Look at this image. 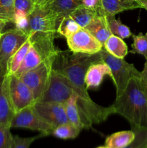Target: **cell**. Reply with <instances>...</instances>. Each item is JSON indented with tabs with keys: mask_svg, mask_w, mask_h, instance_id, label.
<instances>
[{
	"mask_svg": "<svg viewBox=\"0 0 147 148\" xmlns=\"http://www.w3.org/2000/svg\"><path fill=\"white\" fill-rule=\"evenodd\" d=\"M99 62H102L100 52L86 54L59 50L52 67L64 75L74 85L79 114L86 130L92 128L94 124L103 122L110 116L114 114L112 105L104 107L94 102L85 85V74L88 67Z\"/></svg>",
	"mask_w": 147,
	"mask_h": 148,
	"instance_id": "6da1fadb",
	"label": "cell"
},
{
	"mask_svg": "<svg viewBox=\"0 0 147 148\" xmlns=\"http://www.w3.org/2000/svg\"><path fill=\"white\" fill-rule=\"evenodd\" d=\"M114 113L123 116L131 130L147 127V95L138 78H131L123 92L112 104Z\"/></svg>",
	"mask_w": 147,
	"mask_h": 148,
	"instance_id": "7a4b0ae2",
	"label": "cell"
},
{
	"mask_svg": "<svg viewBox=\"0 0 147 148\" xmlns=\"http://www.w3.org/2000/svg\"><path fill=\"white\" fill-rule=\"evenodd\" d=\"M102 62L106 63L112 72V79L116 88V97L119 96L131 78H139L141 72L133 64L127 62L124 59L112 56L105 49L100 51Z\"/></svg>",
	"mask_w": 147,
	"mask_h": 148,
	"instance_id": "3957f363",
	"label": "cell"
},
{
	"mask_svg": "<svg viewBox=\"0 0 147 148\" xmlns=\"http://www.w3.org/2000/svg\"><path fill=\"white\" fill-rule=\"evenodd\" d=\"M74 94V88L71 81L64 75L52 68L47 88L37 102L64 104Z\"/></svg>",
	"mask_w": 147,
	"mask_h": 148,
	"instance_id": "277c9868",
	"label": "cell"
},
{
	"mask_svg": "<svg viewBox=\"0 0 147 148\" xmlns=\"http://www.w3.org/2000/svg\"><path fill=\"white\" fill-rule=\"evenodd\" d=\"M10 127L37 131L45 136L51 135L52 132L54 130L51 125L37 114L33 106L15 113L10 122Z\"/></svg>",
	"mask_w": 147,
	"mask_h": 148,
	"instance_id": "5b68a950",
	"label": "cell"
},
{
	"mask_svg": "<svg viewBox=\"0 0 147 148\" xmlns=\"http://www.w3.org/2000/svg\"><path fill=\"white\" fill-rule=\"evenodd\" d=\"M52 67V64L43 62L35 68L27 71L19 77L32 91L36 102L40 99L47 88Z\"/></svg>",
	"mask_w": 147,
	"mask_h": 148,
	"instance_id": "8992f818",
	"label": "cell"
},
{
	"mask_svg": "<svg viewBox=\"0 0 147 148\" xmlns=\"http://www.w3.org/2000/svg\"><path fill=\"white\" fill-rule=\"evenodd\" d=\"M29 35L32 33H51L56 36L58 16L46 7L36 6L29 14Z\"/></svg>",
	"mask_w": 147,
	"mask_h": 148,
	"instance_id": "52a82bcc",
	"label": "cell"
},
{
	"mask_svg": "<svg viewBox=\"0 0 147 148\" xmlns=\"http://www.w3.org/2000/svg\"><path fill=\"white\" fill-rule=\"evenodd\" d=\"M29 36L17 28L9 29L0 34V66L7 70L12 56L28 39Z\"/></svg>",
	"mask_w": 147,
	"mask_h": 148,
	"instance_id": "ba28073f",
	"label": "cell"
},
{
	"mask_svg": "<svg viewBox=\"0 0 147 148\" xmlns=\"http://www.w3.org/2000/svg\"><path fill=\"white\" fill-rule=\"evenodd\" d=\"M8 77L10 98L14 114L34 105L36 101L30 88L15 75Z\"/></svg>",
	"mask_w": 147,
	"mask_h": 148,
	"instance_id": "9c48e42d",
	"label": "cell"
},
{
	"mask_svg": "<svg viewBox=\"0 0 147 148\" xmlns=\"http://www.w3.org/2000/svg\"><path fill=\"white\" fill-rule=\"evenodd\" d=\"M66 42L69 50L73 53L95 54L103 49V46L86 29L82 27L67 38Z\"/></svg>",
	"mask_w": 147,
	"mask_h": 148,
	"instance_id": "30bf717a",
	"label": "cell"
},
{
	"mask_svg": "<svg viewBox=\"0 0 147 148\" xmlns=\"http://www.w3.org/2000/svg\"><path fill=\"white\" fill-rule=\"evenodd\" d=\"M33 108L39 116L53 128L68 123L64 105L57 103L36 102Z\"/></svg>",
	"mask_w": 147,
	"mask_h": 148,
	"instance_id": "8fae6325",
	"label": "cell"
},
{
	"mask_svg": "<svg viewBox=\"0 0 147 148\" xmlns=\"http://www.w3.org/2000/svg\"><path fill=\"white\" fill-rule=\"evenodd\" d=\"M14 115L9 92V77L5 69L0 66V124L10 126Z\"/></svg>",
	"mask_w": 147,
	"mask_h": 148,
	"instance_id": "7c38bea8",
	"label": "cell"
},
{
	"mask_svg": "<svg viewBox=\"0 0 147 148\" xmlns=\"http://www.w3.org/2000/svg\"><path fill=\"white\" fill-rule=\"evenodd\" d=\"M105 76L112 79V72L108 65L104 62H95L88 67L85 74L84 82L86 89H97L99 88Z\"/></svg>",
	"mask_w": 147,
	"mask_h": 148,
	"instance_id": "4fadbf2b",
	"label": "cell"
},
{
	"mask_svg": "<svg viewBox=\"0 0 147 148\" xmlns=\"http://www.w3.org/2000/svg\"><path fill=\"white\" fill-rule=\"evenodd\" d=\"M100 4L105 14L112 15L128 10L142 9L140 0H100Z\"/></svg>",
	"mask_w": 147,
	"mask_h": 148,
	"instance_id": "5bb4252c",
	"label": "cell"
},
{
	"mask_svg": "<svg viewBox=\"0 0 147 148\" xmlns=\"http://www.w3.org/2000/svg\"><path fill=\"white\" fill-rule=\"evenodd\" d=\"M84 29L95 37L102 46H104L107 39L112 35L107 23L105 14H99L95 17Z\"/></svg>",
	"mask_w": 147,
	"mask_h": 148,
	"instance_id": "9a60e30c",
	"label": "cell"
},
{
	"mask_svg": "<svg viewBox=\"0 0 147 148\" xmlns=\"http://www.w3.org/2000/svg\"><path fill=\"white\" fill-rule=\"evenodd\" d=\"M84 0H50L45 7L50 9L58 16V22L68 16L76 9L83 7ZM44 7V6H43Z\"/></svg>",
	"mask_w": 147,
	"mask_h": 148,
	"instance_id": "2e32d148",
	"label": "cell"
},
{
	"mask_svg": "<svg viewBox=\"0 0 147 148\" xmlns=\"http://www.w3.org/2000/svg\"><path fill=\"white\" fill-rule=\"evenodd\" d=\"M105 12L102 7L89 8L80 7L72 12L69 16L82 28H84L95 17L99 14H104Z\"/></svg>",
	"mask_w": 147,
	"mask_h": 148,
	"instance_id": "e0dca14e",
	"label": "cell"
},
{
	"mask_svg": "<svg viewBox=\"0 0 147 148\" xmlns=\"http://www.w3.org/2000/svg\"><path fill=\"white\" fill-rule=\"evenodd\" d=\"M135 137V134L133 130L118 132L107 137L105 146L108 148H124L132 143Z\"/></svg>",
	"mask_w": 147,
	"mask_h": 148,
	"instance_id": "ac0fdd59",
	"label": "cell"
},
{
	"mask_svg": "<svg viewBox=\"0 0 147 148\" xmlns=\"http://www.w3.org/2000/svg\"><path fill=\"white\" fill-rule=\"evenodd\" d=\"M103 49L112 56L124 59L128 53V46L122 38L115 35H111L103 46Z\"/></svg>",
	"mask_w": 147,
	"mask_h": 148,
	"instance_id": "d6986e66",
	"label": "cell"
},
{
	"mask_svg": "<svg viewBox=\"0 0 147 148\" xmlns=\"http://www.w3.org/2000/svg\"><path fill=\"white\" fill-rule=\"evenodd\" d=\"M43 62V59L41 55L31 44V46L22 62L18 70L14 75L17 77H20V75L25 73L27 71H30L35 68Z\"/></svg>",
	"mask_w": 147,
	"mask_h": 148,
	"instance_id": "ffe728a7",
	"label": "cell"
},
{
	"mask_svg": "<svg viewBox=\"0 0 147 148\" xmlns=\"http://www.w3.org/2000/svg\"><path fill=\"white\" fill-rule=\"evenodd\" d=\"M76 101H77L76 95V94H74L63 105H64L65 112L68 121L73 125L76 126L79 130H82L84 129V126L81 119Z\"/></svg>",
	"mask_w": 147,
	"mask_h": 148,
	"instance_id": "44dd1931",
	"label": "cell"
},
{
	"mask_svg": "<svg viewBox=\"0 0 147 148\" xmlns=\"http://www.w3.org/2000/svg\"><path fill=\"white\" fill-rule=\"evenodd\" d=\"M30 46H31V40H30V36H29L28 39L24 42V44L17 50V51L9 60L7 70H6L7 75L10 76V75H14L17 72L24 56L30 49Z\"/></svg>",
	"mask_w": 147,
	"mask_h": 148,
	"instance_id": "7402d4cb",
	"label": "cell"
},
{
	"mask_svg": "<svg viewBox=\"0 0 147 148\" xmlns=\"http://www.w3.org/2000/svg\"><path fill=\"white\" fill-rule=\"evenodd\" d=\"M115 16L112 14H105V18L111 34L118 36L122 39L128 38L130 36H132L133 33H131L129 27L122 24L120 19L116 20Z\"/></svg>",
	"mask_w": 147,
	"mask_h": 148,
	"instance_id": "603a6c76",
	"label": "cell"
},
{
	"mask_svg": "<svg viewBox=\"0 0 147 148\" xmlns=\"http://www.w3.org/2000/svg\"><path fill=\"white\" fill-rule=\"evenodd\" d=\"M80 28V26L70 16H65L59 22L56 30V37H63L66 39Z\"/></svg>",
	"mask_w": 147,
	"mask_h": 148,
	"instance_id": "cb8c5ba5",
	"label": "cell"
},
{
	"mask_svg": "<svg viewBox=\"0 0 147 148\" xmlns=\"http://www.w3.org/2000/svg\"><path fill=\"white\" fill-rule=\"evenodd\" d=\"M81 131L82 130L77 128L76 126L68 122L61 124L54 128L51 135L61 140H71L76 138L80 134Z\"/></svg>",
	"mask_w": 147,
	"mask_h": 148,
	"instance_id": "d4e9b609",
	"label": "cell"
},
{
	"mask_svg": "<svg viewBox=\"0 0 147 148\" xmlns=\"http://www.w3.org/2000/svg\"><path fill=\"white\" fill-rule=\"evenodd\" d=\"M133 42L132 49L130 51L131 53H138L144 56L147 60V33L143 34L139 33L138 35H132Z\"/></svg>",
	"mask_w": 147,
	"mask_h": 148,
	"instance_id": "484cf974",
	"label": "cell"
},
{
	"mask_svg": "<svg viewBox=\"0 0 147 148\" xmlns=\"http://www.w3.org/2000/svg\"><path fill=\"white\" fill-rule=\"evenodd\" d=\"M14 0H0V21L13 23Z\"/></svg>",
	"mask_w": 147,
	"mask_h": 148,
	"instance_id": "4316f807",
	"label": "cell"
},
{
	"mask_svg": "<svg viewBox=\"0 0 147 148\" xmlns=\"http://www.w3.org/2000/svg\"><path fill=\"white\" fill-rule=\"evenodd\" d=\"M135 137L132 143L124 148H144L147 146V127L133 130Z\"/></svg>",
	"mask_w": 147,
	"mask_h": 148,
	"instance_id": "83f0119b",
	"label": "cell"
},
{
	"mask_svg": "<svg viewBox=\"0 0 147 148\" xmlns=\"http://www.w3.org/2000/svg\"><path fill=\"white\" fill-rule=\"evenodd\" d=\"M10 125L0 124V148H12L14 136L10 132Z\"/></svg>",
	"mask_w": 147,
	"mask_h": 148,
	"instance_id": "f1b7e54d",
	"label": "cell"
},
{
	"mask_svg": "<svg viewBox=\"0 0 147 148\" xmlns=\"http://www.w3.org/2000/svg\"><path fill=\"white\" fill-rule=\"evenodd\" d=\"M35 5V1L33 0H14V13H22L29 16L34 10Z\"/></svg>",
	"mask_w": 147,
	"mask_h": 148,
	"instance_id": "f546056e",
	"label": "cell"
},
{
	"mask_svg": "<svg viewBox=\"0 0 147 148\" xmlns=\"http://www.w3.org/2000/svg\"><path fill=\"white\" fill-rule=\"evenodd\" d=\"M43 137H45V135L41 133H40L39 135L30 137H20V136L15 135L14 136L13 145L12 148H30V145L35 140Z\"/></svg>",
	"mask_w": 147,
	"mask_h": 148,
	"instance_id": "4dcf8cb0",
	"label": "cell"
},
{
	"mask_svg": "<svg viewBox=\"0 0 147 148\" xmlns=\"http://www.w3.org/2000/svg\"><path fill=\"white\" fill-rule=\"evenodd\" d=\"M13 25L17 30L24 32L29 36V17L22 13H14Z\"/></svg>",
	"mask_w": 147,
	"mask_h": 148,
	"instance_id": "1f68e13d",
	"label": "cell"
},
{
	"mask_svg": "<svg viewBox=\"0 0 147 148\" xmlns=\"http://www.w3.org/2000/svg\"><path fill=\"white\" fill-rule=\"evenodd\" d=\"M141 88L144 90V92L147 95V65L144 64V69L141 72V76L138 78Z\"/></svg>",
	"mask_w": 147,
	"mask_h": 148,
	"instance_id": "d6a6232c",
	"label": "cell"
},
{
	"mask_svg": "<svg viewBox=\"0 0 147 148\" xmlns=\"http://www.w3.org/2000/svg\"><path fill=\"white\" fill-rule=\"evenodd\" d=\"M50 1V0H37L36 1V6H39V7H43L48 4Z\"/></svg>",
	"mask_w": 147,
	"mask_h": 148,
	"instance_id": "836d02e7",
	"label": "cell"
},
{
	"mask_svg": "<svg viewBox=\"0 0 147 148\" xmlns=\"http://www.w3.org/2000/svg\"><path fill=\"white\" fill-rule=\"evenodd\" d=\"M142 5V8L145 9L147 11V0H140Z\"/></svg>",
	"mask_w": 147,
	"mask_h": 148,
	"instance_id": "e575fe53",
	"label": "cell"
},
{
	"mask_svg": "<svg viewBox=\"0 0 147 148\" xmlns=\"http://www.w3.org/2000/svg\"><path fill=\"white\" fill-rule=\"evenodd\" d=\"M7 23H4V22L2 21H0V34H1V33L3 32V29L4 28V27H5L6 25H7Z\"/></svg>",
	"mask_w": 147,
	"mask_h": 148,
	"instance_id": "d590c367",
	"label": "cell"
},
{
	"mask_svg": "<svg viewBox=\"0 0 147 148\" xmlns=\"http://www.w3.org/2000/svg\"><path fill=\"white\" fill-rule=\"evenodd\" d=\"M97 148H108V147H105V146H99V147H97Z\"/></svg>",
	"mask_w": 147,
	"mask_h": 148,
	"instance_id": "8d00e7d4",
	"label": "cell"
},
{
	"mask_svg": "<svg viewBox=\"0 0 147 148\" xmlns=\"http://www.w3.org/2000/svg\"><path fill=\"white\" fill-rule=\"evenodd\" d=\"M145 64H146V65H147V60H146V63H145Z\"/></svg>",
	"mask_w": 147,
	"mask_h": 148,
	"instance_id": "74e56055",
	"label": "cell"
},
{
	"mask_svg": "<svg viewBox=\"0 0 147 148\" xmlns=\"http://www.w3.org/2000/svg\"><path fill=\"white\" fill-rule=\"evenodd\" d=\"M33 1H35V3H36V1H37V0H33Z\"/></svg>",
	"mask_w": 147,
	"mask_h": 148,
	"instance_id": "f35d334b",
	"label": "cell"
},
{
	"mask_svg": "<svg viewBox=\"0 0 147 148\" xmlns=\"http://www.w3.org/2000/svg\"><path fill=\"white\" fill-rule=\"evenodd\" d=\"M144 148H147V146H146V147H144Z\"/></svg>",
	"mask_w": 147,
	"mask_h": 148,
	"instance_id": "ab89813d",
	"label": "cell"
}]
</instances>
